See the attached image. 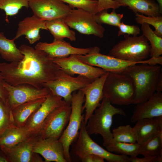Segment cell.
<instances>
[{
  "label": "cell",
  "instance_id": "obj_26",
  "mask_svg": "<svg viewBox=\"0 0 162 162\" xmlns=\"http://www.w3.org/2000/svg\"><path fill=\"white\" fill-rule=\"evenodd\" d=\"M31 136L24 127L14 125L7 129L0 136V148H10Z\"/></svg>",
  "mask_w": 162,
  "mask_h": 162
},
{
  "label": "cell",
  "instance_id": "obj_24",
  "mask_svg": "<svg viewBox=\"0 0 162 162\" xmlns=\"http://www.w3.org/2000/svg\"><path fill=\"white\" fill-rule=\"evenodd\" d=\"M121 6L128 7L135 13L147 16H158L162 14L159 5L155 0H115Z\"/></svg>",
  "mask_w": 162,
  "mask_h": 162
},
{
  "label": "cell",
  "instance_id": "obj_44",
  "mask_svg": "<svg viewBox=\"0 0 162 162\" xmlns=\"http://www.w3.org/2000/svg\"><path fill=\"white\" fill-rule=\"evenodd\" d=\"M159 5L160 11L162 14V0H156Z\"/></svg>",
  "mask_w": 162,
  "mask_h": 162
},
{
  "label": "cell",
  "instance_id": "obj_46",
  "mask_svg": "<svg viewBox=\"0 0 162 162\" xmlns=\"http://www.w3.org/2000/svg\"></svg>",
  "mask_w": 162,
  "mask_h": 162
},
{
  "label": "cell",
  "instance_id": "obj_15",
  "mask_svg": "<svg viewBox=\"0 0 162 162\" xmlns=\"http://www.w3.org/2000/svg\"><path fill=\"white\" fill-rule=\"evenodd\" d=\"M62 98L51 92L41 106L30 116L24 127L31 136H39L43 124L49 114L55 108L65 103Z\"/></svg>",
  "mask_w": 162,
  "mask_h": 162
},
{
  "label": "cell",
  "instance_id": "obj_38",
  "mask_svg": "<svg viewBox=\"0 0 162 162\" xmlns=\"http://www.w3.org/2000/svg\"><path fill=\"white\" fill-rule=\"evenodd\" d=\"M98 2V12L105 10L116 9L121 6L115 0H97Z\"/></svg>",
  "mask_w": 162,
  "mask_h": 162
},
{
  "label": "cell",
  "instance_id": "obj_23",
  "mask_svg": "<svg viewBox=\"0 0 162 162\" xmlns=\"http://www.w3.org/2000/svg\"><path fill=\"white\" fill-rule=\"evenodd\" d=\"M46 98L27 101L12 109L14 125L18 127H24L29 117L41 106Z\"/></svg>",
  "mask_w": 162,
  "mask_h": 162
},
{
  "label": "cell",
  "instance_id": "obj_28",
  "mask_svg": "<svg viewBox=\"0 0 162 162\" xmlns=\"http://www.w3.org/2000/svg\"><path fill=\"white\" fill-rule=\"evenodd\" d=\"M139 154L152 157L162 155V133L153 136L140 144Z\"/></svg>",
  "mask_w": 162,
  "mask_h": 162
},
{
  "label": "cell",
  "instance_id": "obj_27",
  "mask_svg": "<svg viewBox=\"0 0 162 162\" xmlns=\"http://www.w3.org/2000/svg\"><path fill=\"white\" fill-rule=\"evenodd\" d=\"M15 40L7 38L2 32H0V56L4 60L17 62L21 61L24 55L14 43Z\"/></svg>",
  "mask_w": 162,
  "mask_h": 162
},
{
  "label": "cell",
  "instance_id": "obj_17",
  "mask_svg": "<svg viewBox=\"0 0 162 162\" xmlns=\"http://www.w3.org/2000/svg\"><path fill=\"white\" fill-rule=\"evenodd\" d=\"M106 72L101 76L80 90L84 94L85 103L82 110L86 109L84 122L86 125L89 118L100 104L104 98L103 88L105 81L109 73Z\"/></svg>",
  "mask_w": 162,
  "mask_h": 162
},
{
  "label": "cell",
  "instance_id": "obj_37",
  "mask_svg": "<svg viewBox=\"0 0 162 162\" xmlns=\"http://www.w3.org/2000/svg\"><path fill=\"white\" fill-rule=\"evenodd\" d=\"M118 28H119L117 34L118 36L125 34L137 36L140 32V29L138 26L126 24L123 21L121 22Z\"/></svg>",
  "mask_w": 162,
  "mask_h": 162
},
{
  "label": "cell",
  "instance_id": "obj_10",
  "mask_svg": "<svg viewBox=\"0 0 162 162\" xmlns=\"http://www.w3.org/2000/svg\"><path fill=\"white\" fill-rule=\"evenodd\" d=\"M95 14L82 9L74 8L63 19L70 28L81 34L103 38L105 29L96 21Z\"/></svg>",
  "mask_w": 162,
  "mask_h": 162
},
{
  "label": "cell",
  "instance_id": "obj_33",
  "mask_svg": "<svg viewBox=\"0 0 162 162\" xmlns=\"http://www.w3.org/2000/svg\"><path fill=\"white\" fill-rule=\"evenodd\" d=\"M14 125L11 109L7 100L5 101L0 98V136Z\"/></svg>",
  "mask_w": 162,
  "mask_h": 162
},
{
  "label": "cell",
  "instance_id": "obj_32",
  "mask_svg": "<svg viewBox=\"0 0 162 162\" xmlns=\"http://www.w3.org/2000/svg\"><path fill=\"white\" fill-rule=\"evenodd\" d=\"M29 0H0V9L5 12L6 20L8 16L16 15L23 7L28 8Z\"/></svg>",
  "mask_w": 162,
  "mask_h": 162
},
{
  "label": "cell",
  "instance_id": "obj_29",
  "mask_svg": "<svg viewBox=\"0 0 162 162\" xmlns=\"http://www.w3.org/2000/svg\"><path fill=\"white\" fill-rule=\"evenodd\" d=\"M141 29L143 34L149 42L151 58H157L162 54V38L156 35L147 23L142 24Z\"/></svg>",
  "mask_w": 162,
  "mask_h": 162
},
{
  "label": "cell",
  "instance_id": "obj_42",
  "mask_svg": "<svg viewBox=\"0 0 162 162\" xmlns=\"http://www.w3.org/2000/svg\"><path fill=\"white\" fill-rule=\"evenodd\" d=\"M162 91V71L159 75L156 88V92H161Z\"/></svg>",
  "mask_w": 162,
  "mask_h": 162
},
{
  "label": "cell",
  "instance_id": "obj_39",
  "mask_svg": "<svg viewBox=\"0 0 162 162\" xmlns=\"http://www.w3.org/2000/svg\"><path fill=\"white\" fill-rule=\"evenodd\" d=\"M130 162H161L162 155L156 157H146L140 158L137 157H129Z\"/></svg>",
  "mask_w": 162,
  "mask_h": 162
},
{
  "label": "cell",
  "instance_id": "obj_43",
  "mask_svg": "<svg viewBox=\"0 0 162 162\" xmlns=\"http://www.w3.org/2000/svg\"><path fill=\"white\" fill-rule=\"evenodd\" d=\"M0 162H9L5 156L0 155Z\"/></svg>",
  "mask_w": 162,
  "mask_h": 162
},
{
  "label": "cell",
  "instance_id": "obj_14",
  "mask_svg": "<svg viewBox=\"0 0 162 162\" xmlns=\"http://www.w3.org/2000/svg\"><path fill=\"white\" fill-rule=\"evenodd\" d=\"M52 60L66 74L72 76L75 74L83 76L92 81L106 72L100 68L83 62L79 59L76 54H72L64 58H54Z\"/></svg>",
  "mask_w": 162,
  "mask_h": 162
},
{
  "label": "cell",
  "instance_id": "obj_35",
  "mask_svg": "<svg viewBox=\"0 0 162 162\" xmlns=\"http://www.w3.org/2000/svg\"><path fill=\"white\" fill-rule=\"evenodd\" d=\"M135 20L137 23L141 24L147 23L152 26L155 28V33L162 38V16H146L138 13L135 14Z\"/></svg>",
  "mask_w": 162,
  "mask_h": 162
},
{
  "label": "cell",
  "instance_id": "obj_22",
  "mask_svg": "<svg viewBox=\"0 0 162 162\" xmlns=\"http://www.w3.org/2000/svg\"><path fill=\"white\" fill-rule=\"evenodd\" d=\"M136 122L133 128L136 136V142L139 144L153 136L162 133V116L144 118Z\"/></svg>",
  "mask_w": 162,
  "mask_h": 162
},
{
  "label": "cell",
  "instance_id": "obj_21",
  "mask_svg": "<svg viewBox=\"0 0 162 162\" xmlns=\"http://www.w3.org/2000/svg\"><path fill=\"white\" fill-rule=\"evenodd\" d=\"M45 21L33 14L25 18L19 22L17 30L13 39L15 40L21 36L25 35L30 44H34L41 38L40 34L41 29L47 30Z\"/></svg>",
  "mask_w": 162,
  "mask_h": 162
},
{
  "label": "cell",
  "instance_id": "obj_1",
  "mask_svg": "<svg viewBox=\"0 0 162 162\" xmlns=\"http://www.w3.org/2000/svg\"><path fill=\"white\" fill-rule=\"evenodd\" d=\"M19 49L24 57L20 61L0 63V74L8 83L16 86L28 84L38 88L43 83L55 80L60 68L41 50L26 44Z\"/></svg>",
  "mask_w": 162,
  "mask_h": 162
},
{
  "label": "cell",
  "instance_id": "obj_12",
  "mask_svg": "<svg viewBox=\"0 0 162 162\" xmlns=\"http://www.w3.org/2000/svg\"><path fill=\"white\" fill-rule=\"evenodd\" d=\"M4 86L7 91L8 97L7 100L11 110L27 101L46 98L51 92L49 88L46 87L38 88L28 84L14 86L5 81Z\"/></svg>",
  "mask_w": 162,
  "mask_h": 162
},
{
  "label": "cell",
  "instance_id": "obj_25",
  "mask_svg": "<svg viewBox=\"0 0 162 162\" xmlns=\"http://www.w3.org/2000/svg\"><path fill=\"white\" fill-rule=\"evenodd\" d=\"M45 24L47 30L53 37V41L63 40L65 38L71 41L76 40L75 32L70 29L63 18L46 21Z\"/></svg>",
  "mask_w": 162,
  "mask_h": 162
},
{
  "label": "cell",
  "instance_id": "obj_16",
  "mask_svg": "<svg viewBox=\"0 0 162 162\" xmlns=\"http://www.w3.org/2000/svg\"><path fill=\"white\" fill-rule=\"evenodd\" d=\"M39 137L31 136L12 147H2L0 149L9 162H43L39 154L32 150L34 144Z\"/></svg>",
  "mask_w": 162,
  "mask_h": 162
},
{
  "label": "cell",
  "instance_id": "obj_41",
  "mask_svg": "<svg viewBox=\"0 0 162 162\" xmlns=\"http://www.w3.org/2000/svg\"><path fill=\"white\" fill-rule=\"evenodd\" d=\"M4 82L3 77L0 74V98L6 101L8 97V93L4 86Z\"/></svg>",
  "mask_w": 162,
  "mask_h": 162
},
{
  "label": "cell",
  "instance_id": "obj_5",
  "mask_svg": "<svg viewBox=\"0 0 162 162\" xmlns=\"http://www.w3.org/2000/svg\"><path fill=\"white\" fill-rule=\"evenodd\" d=\"M124 39L115 45L108 55L126 61L140 62L150 56V46L146 37L124 35Z\"/></svg>",
  "mask_w": 162,
  "mask_h": 162
},
{
  "label": "cell",
  "instance_id": "obj_6",
  "mask_svg": "<svg viewBox=\"0 0 162 162\" xmlns=\"http://www.w3.org/2000/svg\"><path fill=\"white\" fill-rule=\"evenodd\" d=\"M83 92L78 90L72 93L71 104V112L66 128L59 138L62 143L64 151V158L67 162L71 161L69 149L70 146L78 137L82 122L84 116L82 104L85 102Z\"/></svg>",
  "mask_w": 162,
  "mask_h": 162
},
{
  "label": "cell",
  "instance_id": "obj_45",
  "mask_svg": "<svg viewBox=\"0 0 162 162\" xmlns=\"http://www.w3.org/2000/svg\"></svg>",
  "mask_w": 162,
  "mask_h": 162
},
{
  "label": "cell",
  "instance_id": "obj_36",
  "mask_svg": "<svg viewBox=\"0 0 162 162\" xmlns=\"http://www.w3.org/2000/svg\"><path fill=\"white\" fill-rule=\"evenodd\" d=\"M72 9L80 8L91 13L96 14L98 12L97 0H62Z\"/></svg>",
  "mask_w": 162,
  "mask_h": 162
},
{
  "label": "cell",
  "instance_id": "obj_2",
  "mask_svg": "<svg viewBox=\"0 0 162 162\" xmlns=\"http://www.w3.org/2000/svg\"><path fill=\"white\" fill-rule=\"evenodd\" d=\"M162 71L159 65L142 63L130 66L117 73L131 78L135 92L133 104H136L147 100L156 92L157 82Z\"/></svg>",
  "mask_w": 162,
  "mask_h": 162
},
{
  "label": "cell",
  "instance_id": "obj_19",
  "mask_svg": "<svg viewBox=\"0 0 162 162\" xmlns=\"http://www.w3.org/2000/svg\"><path fill=\"white\" fill-rule=\"evenodd\" d=\"M34 48L43 51L49 57L53 59L65 58L72 54L85 55L88 53L91 47H75L63 40L53 41L50 43L40 42L35 45Z\"/></svg>",
  "mask_w": 162,
  "mask_h": 162
},
{
  "label": "cell",
  "instance_id": "obj_8",
  "mask_svg": "<svg viewBox=\"0 0 162 162\" xmlns=\"http://www.w3.org/2000/svg\"><path fill=\"white\" fill-rule=\"evenodd\" d=\"M56 76L55 80L43 83L42 86L49 88L52 94L63 98L66 102L71 103L73 92L80 90L93 82L83 76H70L61 68L56 72Z\"/></svg>",
  "mask_w": 162,
  "mask_h": 162
},
{
  "label": "cell",
  "instance_id": "obj_9",
  "mask_svg": "<svg viewBox=\"0 0 162 162\" xmlns=\"http://www.w3.org/2000/svg\"><path fill=\"white\" fill-rule=\"evenodd\" d=\"M100 48L97 46L91 47L88 53L85 55H76L80 60L93 66L100 68L106 72H118L127 68L139 64H148V60L140 62H133L121 60L101 53Z\"/></svg>",
  "mask_w": 162,
  "mask_h": 162
},
{
  "label": "cell",
  "instance_id": "obj_31",
  "mask_svg": "<svg viewBox=\"0 0 162 162\" xmlns=\"http://www.w3.org/2000/svg\"><path fill=\"white\" fill-rule=\"evenodd\" d=\"M112 133L113 138L111 141L129 143L136 142V136L134 129L129 124L120 126L114 128Z\"/></svg>",
  "mask_w": 162,
  "mask_h": 162
},
{
  "label": "cell",
  "instance_id": "obj_18",
  "mask_svg": "<svg viewBox=\"0 0 162 162\" xmlns=\"http://www.w3.org/2000/svg\"><path fill=\"white\" fill-rule=\"evenodd\" d=\"M33 151L41 155L45 162H67L62 143L54 138L42 139L39 136L33 147Z\"/></svg>",
  "mask_w": 162,
  "mask_h": 162
},
{
  "label": "cell",
  "instance_id": "obj_30",
  "mask_svg": "<svg viewBox=\"0 0 162 162\" xmlns=\"http://www.w3.org/2000/svg\"><path fill=\"white\" fill-rule=\"evenodd\" d=\"M106 148L110 152L135 157L139 154L140 144L111 141Z\"/></svg>",
  "mask_w": 162,
  "mask_h": 162
},
{
  "label": "cell",
  "instance_id": "obj_7",
  "mask_svg": "<svg viewBox=\"0 0 162 162\" xmlns=\"http://www.w3.org/2000/svg\"><path fill=\"white\" fill-rule=\"evenodd\" d=\"M85 126L83 120L73 149L74 154L80 160L88 154H94L103 158L109 162H130L128 156L113 154L94 142L88 134Z\"/></svg>",
  "mask_w": 162,
  "mask_h": 162
},
{
  "label": "cell",
  "instance_id": "obj_11",
  "mask_svg": "<svg viewBox=\"0 0 162 162\" xmlns=\"http://www.w3.org/2000/svg\"><path fill=\"white\" fill-rule=\"evenodd\" d=\"M71 104L65 102L49 114L39 133L40 137L59 139L68 123L71 112Z\"/></svg>",
  "mask_w": 162,
  "mask_h": 162
},
{
  "label": "cell",
  "instance_id": "obj_3",
  "mask_svg": "<svg viewBox=\"0 0 162 162\" xmlns=\"http://www.w3.org/2000/svg\"><path fill=\"white\" fill-rule=\"evenodd\" d=\"M112 104L107 98L104 97L99 106L88 118L85 126L89 135L98 134L101 136L103 145L106 147L113 138L110 129L113 116L116 114L124 116L126 115L122 109L115 107Z\"/></svg>",
  "mask_w": 162,
  "mask_h": 162
},
{
  "label": "cell",
  "instance_id": "obj_4",
  "mask_svg": "<svg viewBox=\"0 0 162 162\" xmlns=\"http://www.w3.org/2000/svg\"><path fill=\"white\" fill-rule=\"evenodd\" d=\"M104 97L111 104L128 106L133 104L135 92L133 83L128 76L117 72H109L105 81Z\"/></svg>",
  "mask_w": 162,
  "mask_h": 162
},
{
  "label": "cell",
  "instance_id": "obj_13",
  "mask_svg": "<svg viewBox=\"0 0 162 162\" xmlns=\"http://www.w3.org/2000/svg\"><path fill=\"white\" fill-rule=\"evenodd\" d=\"M33 15L44 21L64 18L72 9L62 0H29Z\"/></svg>",
  "mask_w": 162,
  "mask_h": 162
},
{
  "label": "cell",
  "instance_id": "obj_40",
  "mask_svg": "<svg viewBox=\"0 0 162 162\" xmlns=\"http://www.w3.org/2000/svg\"><path fill=\"white\" fill-rule=\"evenodd\" d=\"M81 160L82 162H104V159L99 156L94 154H88Z\"/></svg>",
  "mask_w": 162,
  "mask_h": 162
},
{
  "label": "cell",
  "instance_id": "obj_20",
  "mask_svg": "<svg viewBox=\"0 0 162 162\" xmlns=\"http://www.w3.org/2000/svg\"><path fill=\"white\" fill-rule=\"evenodd\" d=\"M130 120L135 123L144 118L162 116V93L155 92L147 100L136 104Z\"/></svg>",
  "mask_w": 162,
  "mask_h": 162
},
{
  "label": "cell",
  "instance_id": "obj_34",
  "mask_svg": "<svg viewBox=\"0 0 162 162\" xmlns=\"http://www.w3.org/2000/svg\"><path fill=\"white\" fill-rule=\"evenodd\" d=\"M123 17V14H117L115 9H113L110 13L107 10H102L95 14V18L97 22L99 24H106L118 27Z\"/></svg>",
  "mask_w": 162,
  "mask_h": 162
}]
</instances>
